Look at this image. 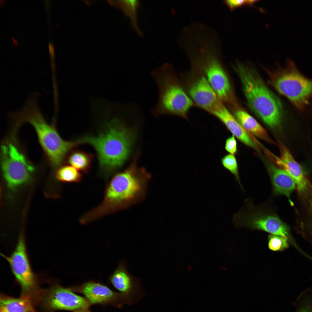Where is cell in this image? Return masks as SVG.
I'll return each mask as SVG.
<instances>
[{"mask_svg": "<svg viewBox=\"0 0 312 312\" xmlns=\"http://www.w3.org/2000/svg\"><path fill=\"white\" fill-rule=\"evenodd\" d=\"M150 178L144 169L133 163L113 177L106 188L102 203L84 214V220L88 223L140 201L145 195Z\"/></svg>", "mask_w": 312, "mask_h": 312, "instance_id": "cell-1", "label": "cell"}, {"mask_svg": "<svg viewBox=\"0 0 312 312\" xmlns=\"http://www.w3.org/2000/svg\"><path fill=\"white\" fill-rule=\"evenodd\" d=\"M12 115L18 123L27 122L32 125L40 143L54 166H60L68 151L80 144L79 140L66 141L61 138L55 129L45 120L35 97H30L21 109Z\"/></svg>", "mask_w": 312, "mask_h": 312, "instance_id": "cell-2", "label": "cell"}, {"mask_svg": "<svg viewBox=\"0 0 312 312\" xmlns=\"http://www.w3.org/2000/svg\"><path fill=\"white\" fill-rule=\"evenodd\" d=\"M236 69L250 107L268 126H277L282 110L279 99L254 70L241 64H237Z\"/></svg>", "mask_w": 312, "mask_h": 312, "instance_id": "cell-3", "label": "cell"}, {"mask_svg": "<svg viewBox=\"0 0 312 312\" xmlns=\"http://www.w3.org/2000/svg\"><path fill=\"white\" fill-rule=\"evenodd\" d=\"M133 140L132 132L115 121L97 136L86 137L80 140L81 143L93 146L97 153L100 167L110 171L119 167L127 159Z\"/></svg>", "mask_w": 312, "mask_h": 312, "instance_id": "cell-4", "label": "cell"}, {"mask_svg": "<svg viewBox=\"0 0 312 312\" xmlns=\"http://www.w3.org/2000/svg\"><path fill=\"white\" fill-rule=\"evenodd\" d=\"M151 75L158 92L153 113L156 115L172 114L186 118L188 111L194 104L183 88L171 66L164 64L153 70Z\"/></svg>", "mask_w": 312, "mask_h": 312, "instance_id": "cell-5", "label": "cell"}, {"mask_svg": "<svg viewBox=\"0 0 312 312\" xmlns=\"http://www.w3.org/2000/svg\"><path fill=\"white\" fill-rule=\"evenodd\" d=\"M271 81L277 90L300 111L312 100V79L302 74L291 60H287L285 67L272 74Z\"/></svg>", "mask_w": 312, "mask_h": 312, "instance_id": "cell-6", "label": "cell"}, {"mask_svg": "<svg viewBox=\"0 0 312 312\" xmlns=\"http://www.w3.org/2000/svg\"><path fill=\"white\" fill-rule=\"evenodd\" d=\"M202 47L194 54L191 60L193 67L206 77L220 100L223 103H232L233 97L228 76L218 57L210 47Z\"/></svg>", "mask_w": 312, "mask_h": 312, "instance_id": "cell-7", "label": "cell"}, {"mask_svg": "<svg viewBox=\"0 0 312 312\" xmlns=\"http://www.w3.org/2000/svg\"><path fill=\"white\" fill-rule=\"evenodd\" d=\"M8 262L21 289V296L28 297L37 304L43 289L39 286L37 276L32 270L28 258L25 239L19 235L16 248L9 257L2 255Z\"/></svg>", "mask_w": 312, "mask_h": 312, "instance_id": "cell-8", "label": "cell"}, {"mask_svg": "<svg viewBox=\"0 0 312 312\" xmlns=\"http://www.w3.org/2000/svg\"><path fill=\"white\" fill-rule=\"evenodd\" d=\"M1 165L4 178L10 188L27 182L34 168L14 144L8 142L1 148Z\"/></svg>", "mask_w": 312, "mask_h": 312, "instance_id": "cell-9", "label": "cell"}, {"mask_svg": "<svg viewBox=\"0 0 312 312\" xmlns=\"http://www.w3.org/2000/svg\"><path fill=\"white\" fill-rule=\"evenodd\" d=\"M38 303L44 310L51 312L61 310L82 312L89 309L92 305L86 297L75 294L69 287L59 284L43 289Z\"/></svg>", "mask_w": 312, "mask_h": 312, "instance_id": "cell-10", "label": "cell"}, {"mask_svg": "<svg viewBox=\"0 0 312 312\" xmlns=\"http://www.w3.org/2000/svg\"><path fill=\"white\" fill-rule=\"evenodd\" d=\"M250 210L239 212L237 214L238 216H235L238 217L239 225L262 230L288 239L290 236L288 227L275 213L259 209H251Z\"/></svg>", "mask_w": 312, "mask_h": 312, "instance_id": "cell-11", "label": "cell"}, {"mask_svg": "<svg viewBox=\"0 0 312 312\" xmlns=\"http://www.w3.org/2000/svg\"><path fill=\"white\" fill-rule=\"evenodd\" d=\"M191 75L187 86V94L194 104L212 114L223 103L205 75L197 69Z\"/></svg>", "mask_w": 312, "mask_h": 312, "instance_id": "cell-12", "label": "cell"}, {"mask_svg": "<svg viewBox=\"0 0 312 312\" xmlns=\"http://www.w3.org/2000/svg\"><path fill=\"white\" fill-rule=\"evenodd\" d=\"M69 287L74 292L83 294L92 305H110L121 308L126 304L125 298L121 293L114 291L98 282L90 281Z\"/></svg>", "mask_w": 312, "mask_h": 312, "instance_id": "cell-13", "label": "cell"}, {"mask_svg": "<svg viewBox=\"0 0 312 312\" xmlns=\"http://www.w3.org/2000/svg\"><path fill=\"white\" fill-rule=\"evenodd\" d=\"M109 279L114 287L123 295L128 304H134L144 296L139 279L130 274L125 261L120 263Z\"/></svg>", "mask_w": 312, "mask_h": 312, "instance_id": "cell-14", "label": "cell"}, {"mask_svg": "<svg viewBox=\"0 0 312 312\" xmlns=\"http://www.w3.org/2000/svg\"><path fill=\"white\" fill-rule=\"evenodd\" d=\"M281 157L277 158L278 163L294 179L299 194L308 187L309 183L305 177L300 165L296 161L289 150L281 144H279Z\"/></svg>", "mask_w": 312, "mask_h": 312, "instance_id": "cell-15", "label": "cell"}, {"mask_svg": "<svg viewBox=\"0 0 312 312\" xmlns=\"http://www.w3.org/2000/svg\"><path fill=\"white\" fill-rule=\"evenodd\" d=\"M212 114L223 122L233 135L240 141L247 146L257 148L256 144L239 122L228 110L224 103Z\"/></svg>", "mask_w": 312, "mask_h": 312, "instance_id": "cell-16", "label": "cell"}, {"mask_svg": "<svg viewBox=\"0 0 312 312\" xmlns=\"http://www.w3.org/2000/svg\"><path fill=\"white\" fill-rule=\"evenodd\" d=\"M269 172L273 192L275 195H284L289 198L296 184L293 178L284 169L271 166Z\"/></svg>", "mask_w": 312, "mask_h": 312, "instance_id": "cell-17", "label": "cell"}, {"mask_svg": "<svg viewBox=\"0 0 312 312\" xmlns=\"http://www.w3.org/2000/svg\"><path fill=\"white\" fill-rule=\"evenodd\" d=\"M35 304L29 298L21 296L15 298L1 294L0 312H37Z\"/></svg>", "mask_w": 312, "mask_h": 312, "instance_id": "cell-18", "label": "cell"}, {"mask_svg": "<svg viewBox=\"0 0 312 312\" xmlns=\"http://www.w3.org/2000/svg\"><path fill=\"white\" fill-rule=\"evenodd\" d=\"M235 114L239 122L246 131L267 141H271L264 129L247 113L239 109L236 111Z\"/></svg>", "mask_w": 312, "mask_h": 312, "instance_id": "cell-19", "label": "cell"}, {"mask_svg": "<svg viewBox=\"0 0 312 312\" xmlns=\"http://www.w3.org/2000/svg\"><path fill=\"white\" fill-rule=\"evenodd\" d=\"M299 194L301 204L298 220L302 224H307L312 228V185L309 183L306 189Z\"/></svg>", "mask_w": 312, "mask_h": 312, "instance_id": "cell-20", "label": "cell"}, {"mask_svg": "<svg viewBox=\"0 0 312 312\" xmlns=\"http://www.w3.org/2000/svg\"><path fill=\"white\" fill-rule=\"evenodd\" d=\"M118 6L131 21L134 30L140 35L142 32L138 26L137 14L140 2L138 0H124L119 1Z\"/></svg>", "mask_w": 312, "mask_h": 312, "instance_id": "cell-21", "label": "cell"}, {"mask_svg": "<svg viewBox=\"0 0 312 312\" xmlns=\"http://www.w3.org/2000/svg\"><path fill=\"white\" fill-rule=\"evenodd\" d=\"M92 156L89 153L80 151L73 152L69 156L67 161L78 170L87 171L92 161Z\"/></svg>", "mask_w": 312, "mask_h": 312, "instance_id": "cell-22", "label": "cell"}, {"mask_svg": "<svg viewBox=\"0 0 312 312\" xmlns=\"http://www.w3.org/2000/svg\"><path fill=\"white\" fill-rule=\"evenodd\" d=\"M56 176L59 180L67 182H80L82 176L78 170L72 166H65L60 167L56 172Z\"/></svg>", "mask_w": 312, "mask_h": 312, "instance_id": "cell-23", "label": "cell"}, {"mask_svg": "<svg viewBox=\"0 0 312 312\" xmlns=\"http://www.w3.org/2000/svg\"><path fill=\"white\" fill-rule=\"evenodd\" d=\"M294 305V312H312V288L300 294Z\"/></svg>", "mask_w": 312, "mask_h": 312, "instance_id": "cell-24", "label": "cell"}, {"mask_svg": "<svg viewBox=\"0 0 312 312\" xmlns=\"http://www.w3.org/2000/svg\"><path fill=\"white\" fill-rule=\"evenodd\" d=\"M288 240L283 237L270 234L268 236L269 248L274 251H282L288 247Z\"/></svg>", "mask_w": 312, "mask_h": 312, "instance_id": "cell-25", "label": "cell"}, {"mask_svg": "<svg viewBox=\"0 0 312 312\" xmlns=\"http://www.w3.org/2000/svg\"><path fill=\"white\" fill-rule=\"evenodd\" d=\"M221 161L224 167L232 173L239 182L237 163L233 155L231 154L225 156Z\"/></svg>", "mask_w": 312, "mask_h": 312, "instance_id": "cell-26", "label": "cell"}, {"mask_svg": "<svg viewBox=\"0 0 312 312\" xmlns=\"http://www.w3.org/2000/svg\"><path fill=\"white\" fill-rule=\"evenodd\" d=\"M225 148L228 152L232 155H233L236 153L237 148V142L233 135L226 140Z\"/></svg>", "mask_w": 312, "mask_h": 312, "instance_id": "cell-27", "label": "cell"}, {"mask_svg": "<svg viewBox=\"0 0 312 312\" xmlns=\"http://www.w3.org/2000/svg\"><path fill=\"white\" fill-rule=\"evenodd\" d=\"M224 3L231 10L243 5H246V0H226L224 1Z\"/></svg>", "mask_w": 312, "mask_h": 312, "instance_id": "cell-28", "label": "cell"}, {"mask_svg": "<svg viewBox=\"0 0 312 312\" xmlns=\"http://www.w3.org/2000/svg\"><path fill=\"white\" fill-rule=\"evenodd\" d=\"M257 1V0H246V3L247 5H252L254 4Z\"/></svg>", "mask_w": 312, "mask_h": 312, "instance_id": "cell-29", "label": "cell"}, {"mask_svg": "<svg viewBox=\"0 0 312 312\" xmlns=\"http://www.w3.org/2000/svg\"><path fill=\"white\" fill-rule=\"evenodd\" d=\"M82 312H91L90 311V310H89V309L87 310H86L83 311H82Z\"/></svg>", "mask_w": 312, "mask_h": 312, "instance_id": "cell-30", "label": "cell"}]
</instances>
